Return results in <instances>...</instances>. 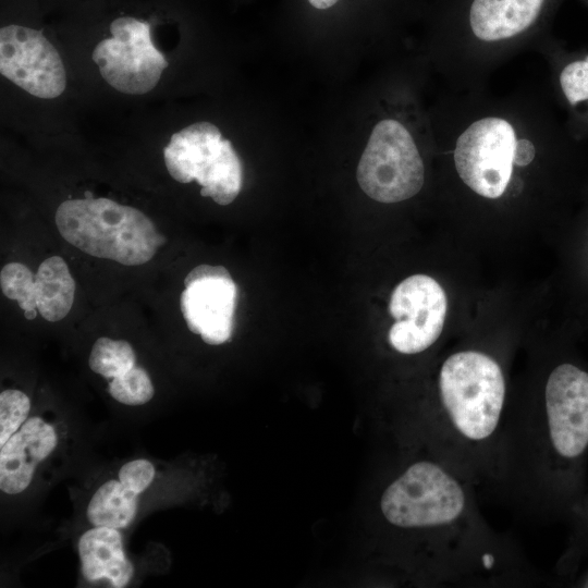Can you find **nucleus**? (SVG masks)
Instances as JSON below:
<instances>
[{
    "mask_svg": "<svg viewBox=\"0 0 588 588\" xmlns=\"http://www.w3.org/2000/svg\"><path fill=\"white\" fill-rule=\"evenodd\" d=\"M56 224L71 245L124 266L148 262L163 241L144 212L103 197L63 201L57 208Z\"/></svg>",
    "mask_w": 588,
    "mask_h": 588,
    "instance_id": "nucleus-1",
    "label": "nucleus"
},
{
    "mask_svg": "<svg viewBox=\"0 0 588 588\" xmlns=\"http://www.w3.org/2000/svg\"><path fill=\"white\" fill-rule=\"evenodd\" d=\"M505 392L502 368L488 354L461 351L441 366L439 394L445 419L452 433L466 444H486L494 437Z\"/></svg>",
    "mask_w": 588,
    "mask_h": 588,
    "instance_id": "nucleus-2",
    "label": "nucleus"
},
{
    "mask_svg": "<svg viewBox=\"0 0 588 588\" xmlns=\"http://www.w3.org/2000/svg\"><path fill=\"white\" fill-rule=\"evenodd\" d=\"M380 509L387 522L395 527L453 530L469 513V497L451 470L434 462L420 461L387 487Z\"/></svg>",
    "mask_w": 588,
    "mask_h": 588,
    "instance_id": "nucleus-3",
    "label": "nucleus"
},
{
    "mask_svg": "<svg viewBox=\"0 0 588 588\" xmlns=\"http://www.w3.org/2000/svg\"><path fill=\"white\" fill-rule=\"evenodd\" d=\"M170 175L180 183L196 181L200 195L225 206L240 194L243 167L232 143L210 122H197L174 133L163 150Z\"/></svg>",
    "mask_w": 588,
    "mask_h": 588,
    "instance_id": "nucleus-4",
    "label": "nucleus"
},
{
    "mask_svg": "<svg viewBox=\"0 0 588 588\" xmlns=\"http://www.w3.org/2000/svg\"><path fill=\"white\" fill-rule=\"evenodd\" d=\"M357 182L371 199L400 203L415 196L425 182V168L407 128L394 119L373 127L360 157Z\"/></svg>",
    "mask_w": 588,
    "mask_h": 588,
    "instance_id": "nucleus-5",
    "label": "nucleus"
},
{
    "mask_svg": "<svg viewBox=\"0 0 588 588\" xmlns=\"http://www.w3.org/2000/svg\"><path fill=\"white\" fill-rule=\"evenodd\" d=\"M517 144L515 128L507 120L486 117L474 121L455 144L458 176L482 197H501L512 179Z\"/></svg>",
    "mask_w": 588,
    "mask_h": 588,
    "instance_id": "nucleus-6",
    "label": "nucleus"
},
{
    "mask_svg": "<svg viewBox=\"0 0 588 588\" xmlns=\"http://www.w3.org/2000/svg\"><path fill=\"white\" fill-rule=\"evenodd\" d=\"M150 24L122 16L110 24V38L95 47L91 59L102 78L118 91L143 95L155 88L168 66L151 39Z\"/></svg>",
    "mask_w": 588,
    "mask_h": 588,
    "instance_id": "nucleus-7",
    "label": "nucleus"
},
{
    "mask_svg": "<svg viewBox=\"0 0 588 588\" xmlns=\"http://www.w3.org/2000/svg\"><path fill=\"white\" fill-rule=\"evenodd\" d=\"M448 309L442 286L431 277L414 274L393 290L389 311L395 319L388 334L399 353L414 355L429 348L440 336Z\"/></svg>",
    "mask_w": 588,
    "mask_h": 588,
    "instance_id": "nucleus-8",
    "label": "nucleus"
},
{
    "mask_svg": "<svg viewBox=\"0 0 588 588\" xmlns=\"http://www.w3.org/2000/svg\"><path fill=\"white\" fill-rule=\"evenodd\" d=\"M546 436L554 454L566 460L588 446V372L572 364L556 366L544 389Z\"/></svg>",
    "mask_w": 588,
    "mask_h": 588,
    "instance_id": "nucleus-9",
    "label": "nucleus"
},
{
    "mask_svg": "<svg viewBox=\"0 0 588 588\" xmlns=\"http://www.w3.org/2000/svg\"><path fill=\"white\" fill-rule=\"evenodd\" d=\"M0 72L9 81L42 98L60 96L66 85L63 62L40 30L8 25L0 30Z\"/></svg>",
    "mask_w": 588,
    "mask_h": 588,
    "instance_id": "nucleus-10",
    "label": "nucleus"
},
{
    "mask_svg": "<svg viewBox=\"0 0 588 588\" xmlns=\"http://www.w3.org/2000/svg\"><path fill=\"white\" fill-rule=\"evenodd\" d=\"M180 307L189 331L209 345L230 340L237 289L222 266L200 265L187 273Z\"/></svg>",
    "mask_w": 588,
    "mask_h": 588,
    "instance_id": "nucleus-11",
    "label": "nucleus"
},
{
    "mask_svg": "<svg viewBox=\"0 0 588 588\" xmlns=\"http://www.w3.org/2000/svg\"><path fill=\"white\" fill-rule=\"evenodd\" d=\"M53 427L39 417L28 418L0 446V489L8 494L24 491L32 482L36 466L56 449Z\"/></svg>",
    "mask_w": 588,
    "mask_h": 588,
    "instance_id": "nucleus-12",
    "label": "nucleus"
},
{
    "mask_svg": "<svg viewBox=\"0 0 588 588\" xmlns=\"http://www.w3.org/2000/svg\"><path fill=\"white\" fill-rule=\"evenodd\" d=\"M547 3L548 0H471L468 25L481 41L511 39L529 29Z\"/></svg>",
    "mask_w": 588,
    "mask_h": 588,
    "instance_id": "nucleus-13",
    "label": "nucleus"
},
{
    "mask_svg": "<svg viewBox=\"0 0 588 588\" xmlns=\"http://www.w3.org/2000/svg\"><path fill=\"white\" fill-rule=\"evenodd\" d=\"M81 569L88 581L108 579L112 587H125L134 574V566L123 551L118 529L94 526L78 542Z\"/></svg>",
    "mask_w": 588,
    "mask_h": 588,
    "instance_id": "nucleus-14",
    "label": "nucleus"
},
{
    "mask_svg": "<svg viewBox=\"0 0 588 588\" xmlns=\"http://www.w3.org/2000/svg\"><path fill=\"white\" fill-rule=\"evenodd\" d=\"M75 282L64 259H45L35 274L37 310L48 321H60L74 302Z\"/></svg>",
    "mask_w": 588,
    "mask_h": 588,
    "instance_id": "nucleus-15",
    "label": "nucleus"
},
{
    "mask_svg": "<svg viewBox=\"0 0 588 588\" xmlns=\"http://www.w3.org/2000/svg\"><path fill=\"white\" fill-rule=\"evenodd\" d=\"M137 505L138 494L125 488L120 480H108L91 497L87 518L93 526L122 529L135 518Z\"/></svg>",
    "mask_w": 588,
    "mask_h": 588,
    "instance_id": "nucleus-16",
    "label": "nucleus"
},
{
    "mask_svg": "<svg viewBox=\"0 0 588 588\" xmlns=\"http://www.w3.org/2000/svg\"><path fill=\"white\" fill-rule=\"evenodd\" d=\"M135 362V352L128 342L106 336L94 343L88 359L90 369L108 379L125 373Z\"/></svg>",
    "mask_w": 588,
    "mask_h": 588,
    "instance_id": "nucleus-17",
    "label": "nucleus"
},
{
    "mask_svg": "<svg viewBox=\"0 0 588 588\" xmlns=\"http://www.w3.org/2000/svg\"><path fill=\"white\" fill-rule=\"evenodd\" d=\"M0 286L5 297L17 302L26 319L36 318L35 275L27 266L7 264L0 272Z\"/></svg>",
    "mask_w": 588,
    "mask_h": 588,
    "instance_id": "nucleus-18",
    "label": "nucleus"
},
{
    "mask_svg": "<svg viewBox=\"0 0 588 588\" xmlns=\"http://www.w3.org/2000/svg\"><path fill=\"white\" fill-rule=\"evenodd\" d=\"M108 390L115 401L130 406L146 404L155 393L147 371L135 366L125 373L113 378Z\"/></svg>",
    "mask_w": 588,
    "mask_h": 588,
    "instance_id": "nucleus-19",
    "label": "nucleus"
},
{
    "mask_svg": "<svg viewBox=\"0 0 588 588\" xmlns=\"http://www.w3.org/2000/svg\"><path fill=\"white\" fill-rule=\"evenodd\" d=\"M30 411L28 396L15 389L0 394V446H2L27 420Z\"/></svg>",
    "mask_w": 588,
    "mask_h": 588,
    "instance_id": "nucleus-20",
    "label": "nucleus"
},
{
    "mask_svg": "<svg viewBox=\"0 0 588 588\" xmlns=\"http://www.w3.org/2000/svg\"><path fill=\"white\" fill-rule=\"evenodd\" d=\"M561 90L572 107L588 101V54L567 63L559 76Z\"/></svg>",
    "mask_w": 588,
    "mask_h": 588,
    "instance_id": "nucleus-21",
    "label": "nucleus"
},
{
    "mask_svg": "<svg viewBox=\"0 0 588 588\" xmlns=\"http://www.w3.org/2000/svg\"><path fill=\"white\" fill-rule=\"evenodd\" d=\"M155 468L147 460H134L124 464L119 470L120 482L136 494L145 491L152 482Z\"/></svg>",
    "mask_w": 588,
    "mask_h": 588,
    "instance_id": "nucleus-22",
    "label": "nucleus"
},
{
    "mask_svg": "<svg viewBox=\"0 0 588 588\" xmlns=\"http://www.w3.org/2000/svg\"><path fill=\"white\" fill-rule=\"evenodd\" d=\"M536 155V149L534 144L526 139L522 138L518 139L517 148H516V155H515V163L517 166H527L529 164Z\"/></svg>",
    "mask_w": 588,
    "mask_h": 588,
    "instance_id": "nucleus-23",
    "label": "nucleus"
},
{
    "mask_svg": "<svg viewBox=\"0 0 588 588\" xmlns=\"http://www.w3.org/2000/svg\"><path fill=\"white\" fill-rule=\"evenodd\" d=\"M308 3L320 11L329 10L339 3L340 0H307Z\"/></svg>",
    "mask_w": 588,
    "mask_h": 588,
    "instance_id": "nucleus-24",
    "label": "nucleus"
}]
</instances>
